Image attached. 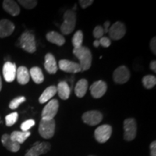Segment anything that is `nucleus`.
Returning a JSON list of instances; mask_svg holds the SVG:
<instances>
[{
  "mask_svg": "<svg viewBox=\"0 0 156 156\" xmlns=\"http://www.w3.org/2000/svg\"><path fill=\"white\" fill-rule=\"evenodd\" d=\"M98 41H99V44H100V45H101L103 47H105V48L109 47V46H111V44H112L111 40L108 38H107V37H102V38L99 39Z\"/></svg>",
  "mask_w": 156,
  "mask_h": 156,
  "instance_id": "33",
  "label": "nucleus"
},
{
  "mask_svg": "<svg viewBox=\"0 0 156 156\" xmlns=\"http://www.w3.org/2000/svg\"><path fill=\"white\" fill-rule=\"evenodd\" d=\"M16 78L19 84L26 85L30 80V74L29 71L24 66H21L17 69Z\"/></svg>",
  "mask_w": 156,
  "mask_h": 156,
  "instance_id": "19",
  "label": "nucleus"
},
{
  "mask_svg": "<svg viewBox=\"0 0 156 156\" xmlns=\"http://www.w3.org/2000/svg\"><path fill=\"white\" fill-rule=\"evenodd\" d=\"M109 26H110V22H109V21H106V22H105L104 28H103V30H104V34H107V33L108 32Z\"/></svg>",
  "mask_w": 156,
  "mask_h": 156,
  "instance_id": "37",
  "label": "nucleus"
},
{
  "mask_svg": "<svg viewBox=\"0 0 156 156\" xmlns=\"http://www.w3.org/2000/svg\"><path fill=\"white\" fill-rule=\"evenodd\" d=\"M20 46L28 53H34L36 51V42L34 35L25 31L20 38Z\"/></svg>",
  "mask_w": 156,
  "mask_h": 156,
  "instance_id": "3",
  "label": "nucleus"
},
{
  "mask_svg": "<svg viewBox=\"0 0 156 156\" xmlns=\"http://www.w3.org/2000/svg\"><path fill=\"white\" fill-rule=\"evenodd\" d=\"M103 34H104V30H103V27H101V25H98L93 30V36L96 40L102 38Z\"/></svg>",
  "mask_w": 156,
  "mask_h": 156,
  "instance_id": "32",
  "label": "nucleus"
},
{
  "mask_svg": "<svg viewBox=\"0 0 156 156\" xmlns=\"http://www.w3.org/2000/svg\"><path fill=\"white\" fill-rule=\"evenodd\" d=\"M112 134V127L108 124H103L95 129L94 135L99 143H105L108 141Z\"/></svg>",
  "mask_w": 156,
  "mask_h": 156,
  "instance_id": "7",
  "label": "nucleus"
},
{
  "mask_svg": "<svg viewBox=\"0 0 156 156\" xmlns=\"http://www.w3.org/2000/svg\"><path fill=\"white\" fill-rule=\"evenodd\" d=\"M17 119H18V114H17V112H13L8 114L5 117L6 125L7 126H12L14 125L15 123L17 122Z\"/></svg>",
  "mask_w": 156,
  "mask_h": 156,
  "instance_id": "28",
  "label": "nucleus"
},
{
  "mask_svg": "<svg viewBox=\"0 0 156 156\" xmlns=\"http://www.w3.org/2000/svg\"><path fill=\"white\" fill-rule=\"evenodd\" d=\"M76 25V13L73 9L65 12L64 15V22L60 27L62 34L69 35L74 30Z\"/></svg>",
  "mask_w": 156,
  "mask_h": 156,
  "instance_id": "2",
  "label": "nucleus"
},
{
  "mask_svg": "<svg viewBox=\"0 0 156 156\" xmlns=\"http://www.w3.org/2000/svg\"><path fill=\"white\" fill-rule=\"evenodd\" d=\"M62 71L69 73H77L81 72L79 64L67 59H62L58 62V67Z\"/></svg>",
  "mask_w": 156,
  "mask_h": 156,
  "instance_id": "13",
  "label": "nucleus"
},
{
  "mask_svg": "<svg viewBox=\"0 0 156 156\" xmlns=\"http://www.w3.org/2000/svg\"><path fill=\"white\" fill-rule=\"evenodd\" d=\"M150 68L153 72H156V62L155 60H153V61L151 62V64H150Z\"/></svg>",
  "mask_w": 156,
  "mask_h": 156,
  "instance_id": "38",
  "label": "nucleus"
},
{
  "mask_svg": "<svg viewBox=\"0 0 156 156\" xmlns=\"http://www.w3.org/2000/svg\"><path fill=\"white\" fill-rule=\"evenodd\" d=\"M55 120H47L41 119L38 127L39 134L44 139H51L53 137L54 132H55Z\"/></svg>",
  "mask_w": 156,
  "mask_h": 156,
  "instance_id": "4",
  "label": "nucleus"
},
{
  "mask_svg": "<svg viewBox=\"0 0 156 156\" xmlns=\"http://www.w3.org/2000/svg\"><path fill=\"white\" fill-rule=\"evenodd\" d=\"M35 125V121L33 119L26 120L21 124L20 128L22 129V132H28L31 127H33Z\"/></svg>",
  "mask_w": 156,
  "mask_h": 156,
  "instance_id": "31",
  "label": "nucleus"
},
{
  "mask_svg": "<svg viewBox=\"0 0 156 156\" xmlns=\"http://www.w3.org/2000/svg\"><path fill=\"white\" fill-rule=\"evenodd\" d=\"M90 93L95 98H100L103 97L107 90V84L103 80H98L91 85Z\"/></svg>",
  "mask_w": 156,
  "mask_h": 156,
  "instance_id": "14",
  "label": "nucleus"
},
{
  "mask_svg": "<svg viewBox=\"0 0 156 156\" xmlns=\"http://www.w3.org/2000/svg\"><path fill=\"white\" fill-rule=\"evenodd\" d=\"M2 87V78L1 76H0V91H1Z\"/></svg>",
  "mask_w": 156,
  "mask_h": 156,
  "instance_id": "40",
  "label": "nucleus"
},
{
  "mask_svg": "<svg viewBox=\"0 0 156 156\" xmlns=\"http://www.w3.org/2000/svg\"><path fill=\"white\" fill-rule=\"evenodd\" d=\"M44 67L47 73L49 74H55L57 72L58 69L57 64L55 57L52 54L48 53L45 56Z\"/></svg>",
  "mask_w": 156,
  "mask_h": 156,
  "instance_id": "16",
  "label": "nucleus"
},
{
  "mask_svg": "<svg viewBox=\"0 0 156 156\" xmlns=\"http://www.w3.org/2000/svg\"><path fill=\"white\" fill-rule=\"evenodd\" d=\"M46 39L48 41L52 44L57 45L58 46H62L65 44V38L64 37L55 31H51L46 34Z\"/></svg>",
  "mask_w": 156,
  "mask_h": 156,
  "instance_id": "20",
  "label": "nucleus"
},
{
  "mask_svg": "<svg viewBox=\"0 0 156 156\" xmlns=\"http://www.w3.org/2000/svg\"><path fill=\"white\" fill-rule=\"evenodd\" d=\"M2 73L5 81L7 83H12L16 78V64L10 62H7L3 66Z\"/></svg>",
  "mask_w": 156,
  "mask_h": 156,
  "instance_id": "12",
  "label": "nucleus"
},
{
  "mask_svg": "<svg viewBox=\"0 0 156 156\" xmlns=\"http://www.w3.org/2000/svg\"><path fill=\"white\" fill-rule=\"evenodd\" d=\"M25 101H26V98H25V97L24 96H19V97L15 98L13 99L12 101H11V102L9 103V108L12 109V110L16 109L18 108L19 106L21 104V103H24Z\"/></svg>",
  "mask_w": 156,
  "mask_h": 156,
  "instance_id": "29",
  "label": "nucleus"
},
{
  "mask_svg": "<svg viewBox=\"0 0 156 156\" xmlns=\"http://www.w3.org/2000/svg\"><path fill=\"white\" fill-rule=\"evenodd\" d=\"M57 93L56 90V87L54 85H51V86L48 87L43 92V93L39 97V103H46L47 101H50L52 97L56 95Z\"/></svg>",
  "mask_w": 156,
  "mask_h": 156,
  "instance_id": "23",
  "label": "nucleus"
},
{
  "mask_svg": "<svg viewBox=\"0 0 156 156\" xmlns=\"http://www.w3.org/2000/svg\"><path fill=\"white\" fill-rule=\"evenodd\" d=\"M93 3V0H80L79 1L80 5L81 6V7L83 9H85L87 7H88L89 6H90Z\"/></svg>",
  "mask_w": 156,
  "mask_h": 156,
  "instance_id": "34",
  "label": "nucleus"
},
{
  "mask_svg": "<svg viewBox=\"0 0 156 156\" xmlns=\"http://www.w3.org/2000/svg\"><path fill=\"white\" fill-rule=\"evenodd\" d=\"M82 119L83 122L90 126H95L100 124L103 119V115L98 111H89L84 113Z\"/></svg>",
  "mask_w": 156,
  "mask_h": 156,
  "instance_id": "9",
  "label": "nucleus"
},
{
  "mask_svg": "<svg viewBox=\"0 0 156 156\" xmlns=\"http://www.w3.org/2000/svg\"><path fill=\"white\" fill-rule=\"evenodd\" d=\"M3 8L12 16H17L20 12L18 5L12 0H5L3 2Z\"/></svg>",
  "mask_w": 156,
  "mask_h": 156,
  "instance_id": "18",
  "label": "nucleus"
},
{
  "mask_svg": "<svg viewBox=\"0 0 156 156\" xmlns=\"http://www.w3.org/2000/svg\"><path fill=\"white\" fill-rule=\"evenodd\" d=\"M30 77H32L33 80L36 84H41L44 80V76L42 70L38 67H32L29 72Z\"/></svg>",
  "mask_w": 156,
  "mask_h": 156,
  "instance_id": "24",
  "label": "nucleus"
},
{
  "mask_svg": "<svg viewBox=\"0 0 156 156\" xmlns=\"http://www.w3.org/2000/svg\"><path fill=\"white\" fill-rule=\"evenodd\" d=\"M108 33L110 38L113 40H120L126 34V27L123 23L117 21L111 26Z\"/></svg>",
  "mask_w": 156,
  "mask_h": 156,
  "instance_id": "10",
  "label": "nucleus"
},
{
  "mask_svg": "<svg viewBox=\"0 0 156 156\" xmlns=\"http://www.w3.org/2000/svg\"><path fill=\"white\" fill-rule=\"evenodd\" d=\"M9 136H10V138L13 141L16 142L20 145V144H23L30 136V132L15 131L12 132V134Z\"/></svg>",
  "mask_w": 156,
  "mask_h": 156,
  "instance_id": "25",
  "label": "nucleus"
},
{
  "mask_svg": "<svg viewBox=\"0 0 156 156\" xmlns=\"http://www.w3.org/2000/svg\"><path fill=\"white\" fill-rule=\"evenodd\" d=\"M2 143L4 145V147L7 148V150L13 153L17 152L20 148V145L17 142L13 141L10 138V136L7 134H3L1 139Z\"/></svg>",
  "mask_w": 156,
  "mask_h": 156,
  "instance_id": "17",
  "label": "nucleus"
},
{
  "mask_svg": "<svg viewBox=\"0 0 156 156\" xmlns=\"http://www.w3.org/2000/svg\"><path fill=\"white\" fill-rule=\"evenodd\" d=\"M15 25L7 19L0 20V38H3L9 36L15 30Z\"/></svg>",
  "mask_w": 156,
  "mask_h": 156,
  "instance_id": "15",
  "label": "nucleus"
},
{
  "mask_svg": "<svg viewBox=\"0 0 156 156\" xmlns=\"http://www.w3.org/2000/svg\"><path fill=\"white\" fill-rule=\"evenodd\" d=\"M58 107H59V103L56 99H53L48 101V103L42 111L41 116L43 119H54L58 112Z\"/></svg>",
  "mask_w": 156,
  "mask_h": 156,
  "instance_id": "6",
  "label": "nucleus"
},
{
  "mask_svg": "<svg viewBox=\"0 0 156 156\" xmlns=\"http://www.w3.org/2000/svg\"><path fill=\"white\" fill-rule=\"evenodd\" d=\"M124 139L132 141L136 135V122L133 118H128L124 122Z\"/></svg>",
  "mask_w": 156,
  "mask_h": 156,
  "instance_id": "5",
  "label": "nucleus"
},
{
  "mask_svg": "<svg viewBox=\"0 0 156 156\" xmlns=\"http://www.w3.org/2000/svg\"><path fill=\"white\" fill-rule=\"evenodd\" d=\"M142 84L145 88H153L156 85V77L153 75H146L142 78Z\"/></svg>",
  "mask_w": 156,
  "mask_h": 156,
  "instance_id": "27",
  "label": "nucleus"
},
{
  "mask_svg": "<svg viewBox=\"0 0 156 156\" xmlns=\"http://www.w3.org/2000/svg\"><path fill=\"white\" fill-rule=\"evenodd\" d=\"M150 150H151V156H156V142L153 141L151 142L150 145Z\"/></svg>",
  "mask_w": 156,
  "mask_h": 156,
  "instance_id": "35",
  "label": "nucleus"
},
{
  "mask_svg": "<svg viewBox=\"0 0 156 156\" xmlns=\"http://www.w3.org/2000/svg\"><path fill=\"white\" fill-rule=\"evenodd\" d=\"M83 34L81 30H77V32L74 34L72 39V43H73L74 48H78L83 46Z\"/></svg>",
  "mask_w": 156,
  "mask_h": 156,
  "instance_id": "26",
  "label": "nucleus"
},
{
  "mask_svg": "<svg viewBox=\"0 0 156 156\" xmlns=\"http://www.w3.org/2000/svg\"><path fill=\"white\" fill-rule=\"evenodd\" d=\"M93 46H95V48H98L99 46H100V44H99L98 40H95L94 42H93Z\"/></svg>",
  "mask_w": 156,
  "mask_h": 156,
  "instance_id": "39",
  "label": "nucleus"
},
{
  "mask_svg": "<svg viewBox=\"0 0 156 156\" xmlns=\"http://www.w3.org/2000/svg\"><path fill=\"white\" fill-rule=\"evenodd\" d=\"M73 54L80 60V66L82 71L88 70L92 64V54L88 48L82 46L78 48H74Z\"/></svg>",
  "mask_w": 156,
  "mask_h": 156,
  "instance_id": "1",
  "label": "nucleus"
},
{
  "mask_svg": "<svg viewBox=\"0 0 156 156\" xmlns=\"http://www.w3.org/2000/svg\"><path fill=\"white\" fill-rule=\"evenodd\" d=\"M56 90L59 96L62 100H67L69 98L70 93H71V89L67 82L62 81L58 84L56 87Z\"/></svg>",
  "mask_w": 156,
  "mask_h": 156,
  "instance_id": "21",
  "label": "nucleus"
},
{
  "mask_svg": "<svg viewBox=\"0 0 156 156\" xmlns=\"http://www.w3.org/2000/svg\"><path fill=\"white\" fill-rule=\"evenodd\" d=\"M89 156H94V155H89Z\"/></svg>",
  "mask_w": 156,
  "mask_h": 156,
  "instance_id": "41",
  "label": "nucleus"
},
{
  "mask_svg": "<svg viewBox=\"0 0 156 156\" xmlns=\"http://www.w3.org/2000/svg\"><path fill=\"white\" fill-rule=\"evenodd\" d=\"M130 78V72L126 66H120L115 69L113 74V79L116 84H124Z\"/></svg>",
  "mask_w": 156,
  "mask_h": 156,
  "instance_id": "11",
  "label": "nucleus"
},
{
  "mask_svg": "<svg viewBox=\"0 0 156 156\" xmlns=\"http://www.w3.org/2000/svg\"><path fill=\"white\" fill-rule=\"evenodd\" d=\"M51 150V145L46 142H36L34 146L27 151L25 156H40L46 154Z\"/></svg>",
  "mask_w": 156,
  "mask_h": 156,
  "instance_id": "8",
  "label": "nucleus"
},
{
  "mask_svg": "<svg viewBox=\"0 0 156 156\" xmlns=\"http://www.w3.org/2000/svg\"><path fill=\"white\" fill-rule=\"evenodd\" d=\"M150 46H151V49L152 51V52L154 54H156V38L155 37H153V38L151 39V44H150Z\"/></svg>",
  "mask_w": 156,
  "mask_h": 156,
  "instance_id": "36",
  "label": "nucleus"
},
{
  "mask_svg": "<svg viewBox=\"0 0 156 156\" xmlns=\"http://www.w3.org/2000/svg\"><path fill=\"white\" fill-rule=\"evenodd\" d=\"M88 89V82L85 79H81L76 84L75 88V95L78 98H83L86 94Z\"/></svg>",
  "mask_w": 156,
  "mask_h": 156,
  "instance_id": "22",
  "label": "nucleus"
},
{
  "mask_svg": "<svg viewBox=\"0 0 156 156\" xmlns=\"http://www.w3.org/2000/svg\"><path fill=\"white\" fill-rule=\"evenodd\" d=\"M18 2L23 6V7H25V9H31L34 8L38 4V2L36 0H19Z\"/></svg>",
  "mask_w": 156,
  "mask_h": 156,
  "instance_id": "30",
  "label": "nucleus"
}]
</instances>
